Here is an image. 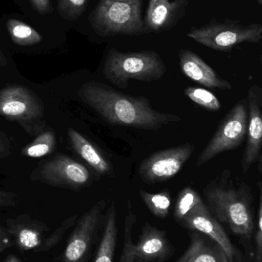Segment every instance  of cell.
I'll return each mask as SVG.
<instances>
[{
  "label": "cell",
  "instance_id": "1",
  "mask_svg": "<svg viewBox=\"0 0 262 262\" xmlns=\"http://www.w3.org/2000/svg\"><path fill=\"white\" fill-rule=\"evenodd\" d=\"M77 94L85 104L114 125L158 130L182 121L178 115L155 110L146 97L130 96L101 83H85Z\"/></svg>",
  "mask_w": 262,
  "mask_h": 262
},
{
  "label": "cell",
  "instance_id": "2",
  "mask_svg": "<svg viewBox=\"0 0 262 262\" xmlns=\"http://www.w3.org/2000/svg\"><path fill=\"white\" fill-rule=\"evenodd\" d=\"M211 215L229 226L235 235L251 239L254 229L253 194L245 182L235 183L231 169H226L203 190Z\"/></svg>",
  "mask_w": 262,
  "mask_h": 262
},
{
  "label": "cell",
  "instance_id": "3",
  "mask_svg": "<svg viewBox=\"0 0 262 262\" xmlns=\"http://www.w3.org/2000/svg\"><path fill=\"white\" fill-rule=\"evenodd\" d=\"M167 68L157 52L151 50L123 52L112 49L105 60V78L118 89H126L129 80L152 82L163 78Z\"/></svg>",
  "mask_w": 262,
  "mask_h": 262
},
{
  "label": "cell",
  "instance_id": "4",
  "mask_svg": "<svg viewBox=\"0 0 262 262\" xmlns=\"http://www.w3.org/2000/svg\"><path fill=\"white\" fill-rule=\"evenodd\" d=\"M143 0H99L89 16L91 26L101 37L151 33L143 19Z\"/></svg>",
  "mask_w": 262,
  "mask_h": 262
},
{
  "label": "cell",
  "instance_id": "5",
  "mask_svg": "<svg viewBox=\"0 0 262 262\" xmlns=\"http://www.w3.org/2000/svg\"><path fill=\"white\" fill-rule=\"evenodd\" d=\"M136 221V215L129 200L124 220L123 252L118 262H164L170 258L173 255L174 248L166 231L149 223L142 228L138 242H132V229Z\"/></svg>",
  "mask_w": 262,
  "mask_h": 262
},
{
  "label": "cell",
  "instance_id": "6",
  "mask_svg": "<svg viewBox=\"0 0 262 262\" xmlns=\"http://www.w3.org/2000/svg\"><path fill=\"white\" fill-rule=\"evenodd\" d=\"M187 36L209 49L229 52L243 43L259 44L262 39V25L244 24L238 20L218 21L212 18L201 27L191 28Z\"/></svg>",
  "mask_w": 262,
  "mask_h": 262
},
{
  "label": "cell",
  "instance_id": "7",
  "mask_svg": "<svg viewBox=\"0 0 262 262\" xmlns=\"http://www.w3.org/2000/svg\"><path fill=\"white\" fill-rule=\"evenodd\" d=\"M44 115L43 102L29 88L10 84L0 89V116L18 123L30 135L44 130Z\"/></svg>",
  "mask_w": 262,
  "mask_h": 262
},
{
  "label": "cell",
  "instance_id": "8",
  "mask_svg": "<svg viewBox=\"0 0 262 262\" xmlns=\"http://www.w3.org/2000/svg\"><path fill=\"white\" fill-rule=\"evenodd\" d=\"M247 101L243 98L223 118L215 134L200 154L195 166L200 167L218 154L239 147L247 135Z\"/></svg>",
  "mask_w": 262,
  "mask_h": 262
},
{
  "label": "cell",
  "instance_id": "9",
  "mask_svg": "<svg viewBox=\"0 0 262 262\" xmlns=\"http://www.w3.org/2000/svg\"><path fill=\"white\" fill-rule=\"evenodd\" d=\"M193 143H186L175 147L154 152L138 166L143 183L152 185L168 181L176 176L195 151Z\"/></svg>",
  "mask_w": 262,
  "mask_h": 262
},
{
  "label": "cell",
  "instance_id": "10",
  "mask_svg": "<svg viewBox=\"0 0 262 262\" xmlns=\"http://www.w3.org/2000/svg\"><path fill=\"white\" fill-rule=\"evenodd\" d=\"M106 207V200H99L77 220L63 252L62 262L86 261L105 217L103 212Z\"/></svg>",
  "mask_w": 262,
  "mask_h": 262
},
{
  "label": "cell",
  "instance_id": "11",
  "mask_svg": "<svg viewBox=\"0 0 262 262\" xmlns=\"http://www.w3.org/2000/svg\"><path fill=\"white\" fill-rule=\"evenodd\" d=\"M37 175L38 180L46 184L73 190L86 187L91 179L84 165L63 154L43 163Z\"/></svg>",
  "mask_w": 262,
  "mask_h": 262
},
{
  "label": "cell",
  "instance_id": "12",
  "mask_svg": "<svg viewBox=\"0 0 262 262\" xmlns=\"http://www.w3.org/2000/svg\"><path fill=\"white\" fill-rule=\"evenodd\" d=\"M247 143L241 159V172L246 174L254 163L261 157L262 143V90L254 84L248 90Z\"/></svg>",
  "mask_w": 262,
  "mask_h": 262
},
{
  "label": "cell",
  "instance_id": "13",
  "mask_svg": "<svg viewBox=\"0 0 262 262\" xmlns=\"http://www.w3.org/2000/svg\"><path fill=\"white\" fill-rule=\"evenodd\" d=\"M189 4V0H149L145 24L150 32H168L184 18Z\"/></svg>",
  "mask_w": 262,
  "mask_h": 262
},
{
  "label": "cell",
  "instance_id": "14",
  "mask_svg": "<svg viewBox=\"0 0 262 262\" xmlns=\"http://www.w3.org/2000/svg\"><path fill=\"white\" fill-rule=\"evenodd\" d=\"M182 72L187 78L208 89L232 90L229 81L223 79L203 58L189 49H183L178 52Z\"/></svg>",
  "mask_w": 262,
  "mask_h": 262
},
{
  "label": "cell",
  "instance_id": "15",
  "mask_svg": "<svg viewBox=\"0 0 262 262\" xmlns=\"http://www.w3.org/2000/svg\"><path fill=\"white\" fill-rule=\"evenodd\" d=\"M192 231H197L212 238L223 249L230 262H239L240 257L230 238L220 223L209 213H193L180 223Z\"/></svg>",
  "mask_w": 262,
  "mask_h": 262
},
{
  "label": "cell",
  "instance_id": "16",
  "mask_svg": "<svg viewBox=\"0 0 262 262\" xmlns=\"http://www.w3.org/2000/svg\"><path fill=\"white\" fill-rule=\"evenodd\" d=\"M6 225V229L12 237L14 245L21 251L39 249L43 244V236L49 231L46 224L26 215L8 220Z\"/></svg>",
  "mask_w": 262,
  "mask_h": 262
},
{
  "label": "cell",
  "instance_id": "17",
  "mask_svg": "<svg viewBox=\"0 0 262 262\" xmlns=\"http://www.w3.org/2000/svg\"><path fill=\"white\" fill-rule=\"evenodd\" d=\"M190 244L175 262H230L223 249L201 232L192 231Z\"/></svg>",
  "mask_w": 262,
  "mask_h": 262
},
{
  "label": "cell",
  "instance_id": "18",
  "mask_svg": "<svg viewBox=\"0 0 262 262\" xmlns=\"http://www.w3.org/2000/svg\"><path fill=\"white\" fill-rule=\"evenodd\" d=\"M67 134L74 150L95 172L103 176L112 174L113 170L110 163L89 140L72 128L68 129Z\"/></svg>",
  "mask_w": 262,
  "mask_h": 262
},
{
  "label": "cell",
  "instance_id": "19",
  "mask_svg": "<svg viewBox=\"0 0 262 262\" xmlns=\"http://www.w3.org/2000/svg\"><path fill=\"white\" fill-rule=\"evenodd\" d=\"M104 231L94 262H113L118 239L117 212L115 202H112L105 215Z\"/></svg>",
  "mask_w": 262,
  "mask_h": 262
},
{
  "label": "cell",
  "instance_id": "20",
  "mask_svg": "<svg viewBox=\"0 0 262 262\" xmlns=\"http://www.w3.org/2000/svg\"><path fill=\"white\" fill-rule=\"evenodd\" d=\"M209 213L206 203L193 188L188 186L178 193L174 209L175 220L181 223L186 217L193 213Z\"/></svg>",
  "mask_w": 262,
  "mask_h": 262
},
{
  "label": "cell",
  "instance_id": "21",
  "mask_svg": "<svg viewBox=\"0 0 262 262\" xmlns=\"http://www.w3.org/2000/svg\"><path fill=\"white\" fill-rule=\"evenodd\" d=\"M6 27L11 39L18 46H33L43 40L42 35L35 29L19 20H8Z\"/></svg>",
  "mask_w": 262,
  "mask_h": 262
},
{
  "label": "cell",
  "instance_id": "22",
  "mask_svg": "<svg viewBox=\"0 0 262 262\" xmlns=\"http://www.w3.org/2000/svg\"><path fill=\"white\" fill-rule=\"evenodd\" d=\"M56 143L53 130H43L33 141L23 148L22 154L26 157L40 158L52 154L56 147Z\"/></svg>",
  "mask_w": 262,
  "mask_h": 262
},
{
  "label": "cell",
  "instance_id": "23",
  "mask_svg": "<svg viewBox=\"0 0 262 262\" xmlns=\"http://www.w3.org/2000/svg\"><path fill=\"white\" fill-rule=\"evenodd\" d=\"M138 195L146 207L154 215L161 219L166 218L169 215L172 204V196L168 189H163L157 193L139 190Z\"/></svg>",
  "mask_w": 262,
  "mask_h": 262
},
{
  "label": "cell",
  "instance_id": "24",
  "mask_svg": "<svg viewBox=\"0 0 262 262\" xmlns=\"http://www.w3.org/2000/svg\"><path fill=\"white\" fill-rule=\"evenodd\" d=\"M185 95L195 104L209 111L221 110V104L215 94L203 88L187 87L184 90Z\"/></svg>",
  "mask_w": 262,
  "mask_h": 262
},
{
  "label": "cell",
  "instance_id": "25",
  "mask_svg": "<svg viewBox=\"0 0 262 262\" xmlns=\"http://www.w3.org/2000/svg\"><path fill=\"white\" fill-rule=\"evenodd\" d=\"M77 217L78 215H73L64 220L49 237L43 240V244L39 247V250L48 251L58 244L67 231L75 224L77 222Z\"/></svg>",
  "mask_w": 262,
  "mask_h": 262
},
{
  "label": "cell",
  "instance_id": "26",
  "mask_svg": "<svg viewBox=\"0 0 262 262\" xmlns=\"http://www.w3.org/2000/svg\"><path fill=\"white\" fill-rule=\"evenodd\" d=\"M89 0H58L60 15L66 19L78 18L87 8Z\"/></svg>",
  "mask_w": 262,
  "mask_h": 262
},
{
  "label": "cell",
  "instance_id": "27",
  "mask_svg": "<svg viewBox=\"0 0 262 262\" xmlns=\"http://www.w3.org/2000/svg\"><path fill=\"white\" fill-rule=\"evenodd\" d=\"M14 246L15 245L13 240L8 232L7 229L0 225V253Z\"/></svg>",
  "mask_w": 262,
  "mask_h": 262
},
{
  "label": "cell",
  "instance_id": "28",
  "mask_svg": "<svg viewBox=\"0 0 262 262\" xmlns=\"http://www.w3.org/2000/svg\"><path fill=\"white\" fill-rule=\"evenodd\" d=\"M17 203V195L12 192L0 190V207L14 206Z\"/></svg>",
  "mask_w": 262,
  "mask_h": 262
},
{
  "label": "cell",
  "instance_id": "29",
  "mask_svg": "<svg viewBox=\"0 0 262 262\" xmlns=\"http://www.w3.org/2000/svg\"><path fill=\"white\" fill-rule=\"evenodd\" d=\"M35 10L42 15H46L52 11L50 0H31Z\"/></svg>",
  "mask_w": 262,
  "mask_h": 262
},
{
  "label": "cell",
  "instance_id": "30",
  "mask_svg": "<svg viewBox=\"0 0 262 262\" xmlns=\"http://www.w3.org/2000/svg\"><path fill=\"white\" fill-rule=\"evenodd\" d=\"M255 262H262V243H255Z\"/></svg>",
  "mask_w": 262,
  "mask_h": 262
},
{
  "label": "cell",
  "instance_id": "31",
  "mask_svg": "<svg viewBox=\"0 0 262 262\" xmlns=\"http://www.w3.org/2000/svg\"><path fill=\"white\" fill-rule=\"evenodd\" d=\"M4 262H22V261L16 255H9L4 260Z\"/></svg>",
  "mask_w": 262,
  "mask_h": 262
},
{
  "label": "cell",
  "instance_id": "32",
  "mask_svg": "<svg viewBox=\"0 0 262 262\" xmlns=\"http://www.w3.org/2000/svg\"><path fill=\"white\" fill-rule=\"evenodd\" d=\"M7 59H6V56H5L3 51L0 49V66H3V67H5V66H7Z\"/></svg>",
  "mask_w": 262,
  "mask_h": 262
},
{
  "label": "cell",
  "instance_id": "33",
  "mask_svg": "<svg viewBox=\"0 0 262 262\" xmlns=\"http://www.w3.org/2000/svg\"><path fill=\"white\" fill-rule=\"evenodd\" d=\"M257 3H258V4L259 5V6H261L262 5V0H256Z\"/></svg>",
  "mask_w": 262,
  "mask_h": 262
},
{
  "label": "cell",
  "instance_id": "34",
  "mask_svg": "<svg viewBox=\"0 0 262 262\" xmlns=\"http://www.w3.org/2000/svg\"><path fill=\"white\" fill-rule=\"evenodd\" d=\"M1 147H2V144H1V143H0V148H1Z\"/></svg>",
  "mask_w": 262,
  "mask_h": 262
},
{
  "label": "cell",
  "instance_id": "35",
  "mask_svg": "<svg viewBox=\"0 0 262 262\" xmlns=\"http://www.w3.org/2000/svg\"><path fill=\"white\" fill-rule=\"evenodd\" d=\"M206 1H207V0H206Z\"/></svg>",
  "mask_w": 262,
  "mask_h": 262
}]
</instances>
